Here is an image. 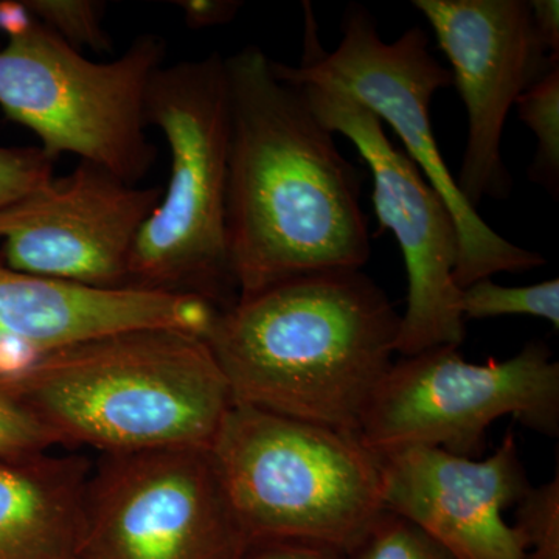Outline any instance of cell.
I'll use <instances>...</instances> for the list:
<instances>
[{
    "mask_svg": "<svg viewBox=\"0 0 559 559\" xmlns=\"http://www.w3.org/2000/svg\"><path fill=\"white\" fill-rule=\"evenodd\" d=\"M242 3L238 0H179L183 21L193 31L229 24L237 16Z\"/></svg>",
    "mask_w": 559,
    "mask_h": 559,
    "instance_id": "24",
    "label": "cell"
},
{
    "mask_svg": "<svg viewBox=\"0 0 559 559\" xmlns=\"http://www.w3.org/2000/svg\"><path fill=\"white\" fill-rule=\"evenodd\" d=\"M204 448L103 454L72 559H241L248 547Z\"/></svg>",
    "mask_w": 559,
    "mask_h": 559,
    "instance_id": "9",
    "label": "cell"
},
{
    "mask_svg": "<svg viewBox=\"0 0 559 559\" xmlns=\"http://www.w3.org/2000/svg\"><path fill=\"white\" fill-rule=\"evenodd\" d=\"M53 165L39 148L0 146V209L50 179Z\"/></svg>",
    "mask_w": 559,
    "mask_h": 559,
    "instance_id": "22",
    "label": "cell"
},
{
    "mask_svg": "<svg viewBox=\"0 0 559 559\" xmlns=\"http://www.w3.org/2000/svg\"><path fill=\"white\" fill-rule=\"evenodd\" d=\"M401 316L362 270L238 297L204 336L234 403L359 432L395 355Z\"/></svg>",
    "mask_w": 559,
    "mask_h": 559,
    "instance_id": "2",
    "label": "cell"
},
{
    "mask_svg": "<svg viewBox=\"0 0 559 559\" xmlns=\"http://www.w3.org/2000/svg\"><path fill=\"white\" fill-rule=\"evenodd\" d=\"M241 559H347V551L323 540L263 538L249 540Z\"/></svg>",
    "mask_w": 559,
    "mask_h": 559,
    "instance_id": "23",
    "label": "cell"
},
{
    "mask_svg": "<svg viewBox=\"0 0 559 559\" xmlns=\"http://www.w3.org/2000/svg\"><path fill=\"white\" fill-rule=\"evenodd\" d=\"M520 119L536 138L535 159L528 168L532 182L547 193H559V64L547 70L518 98Z\"/></svg>",
    "mask_w": 559,
    "mask_h": 559,
    "instance_id": "16",
    "label": "cell"
},
{
    "mask_svg": "<svg viewBox=\"0 0 559 559\" xmlns=\"http://www.w3.org/2000/svg\"><path fill=\"white\" fill-rule=\"evenodd\" d=\"M459 310L463 320L533 316L559 330V280L530 286H500L491 278L460 289Z\"/></svg>",
    "mask_w": 559,
    "mask_h": 559,
    "instance_id": "17",
    "label": "cell"
},
{
    "mask_svg": "<svg viewBox=\"0 0 559 559\" xmlns=\"http://www.w3.org/2000/svg\"><path fill=\"white\" fill-rule=\"evenodd\" d=\"M296 87L319 120L333 134L345 135L369 164L374 212L403 253L409 289L395 352L407 358L432 348H459L466 337L454 282L460 241L447 202L407 154L390 142L384 123L348 92L333 84Z\"/></svg>",
    "mask_w": 559,
    "mask_h": 559,
    "instance_id": "10",
    "label": "cell"
},
{
    "mask_svg": "<svg viewBox=\"0 0 559 559\" xmlns=\"http://www.w3.org/2000/svg\"><path fill=\"white\" fill-rule=\"evenodd\" d=\"M61 444L36 412L0 381V459L43 454Z\"/></svg>",
    "mask_w": 559,
    "mask_h": 559,
    "instance_id": "21",
    "label": "cell"
},
{
    "mask_svg": "<svg viewBox=\"0 0 559 559\" xmlns=\"http://www.w3.org/2000/svg\"><path fill=\"white\" fill-rule=\"evenodd\" d=\"M86 459H0V559H72L91 476Z\"/></svg>",
    "mask_w": 559,
    "mask_h": 559,
    "instance_id": "15",
    "label": "cell"
},
{
    "mask_svg": "<svg viewBox=\"0 0 559 559\" xmlns=\"http://www.w3.org/2000/svg\"><path fill=\"white\" fill-rule=\"evenodd\" d=\"M2 382L61 444H86L103 454L209 450L234 404L204 337L176 329L83 342Z\"/></svg>",
    "mask_w": 559,
    "mask_h": 559,
    "instance_id": "3",
    "label": "cell"
},
{
    "mask_svg": "<svg viewBox=\"0 0 559 559\" xmlns=\"http://www.w3.org/2000/svg\"><path fill=\"white\" fill-rule=\"evenodd\" d=\"M451 62L452 84L468 116L460 193L477 210L485 198L507 200L513 179L502 159L511 106L559 64L540 43L525 0H414Z\"/></svg>",
    "mask_w": 559,
    "mask_h": 559,
    "instance_id": "11",
    "label": "cell"
},
{
    "mask_svg": "<svg viewBox=\"0 0 559 559\" xmlns=\"http://www.w3.org/2000/svg\"><path fill=\"white\" fill-rule=\"evenodd\" d=\"M506 415L558 437L559 364L543 341L500 362H468L455 347L396 360L374 390L358 436L374 454L426 447L476 459L489 426Z\"/></svg>",
    "mask_w": 559,
    "mask_h": 559,
    "instance_id": "8",
    "label": "cell"
},
{
    "mask_svg": "<svg viewBox=\"0 0 559 559\" xmlns=\"http://www.w3.org/2000/svg\"><path fill=\"white\" fill-rule=\"evenodd\" d=\"M209 451L249 540L347 551L384 511L380 455L358 433L234 403Z\"/></svg>",
    "mask_w": 559,
    "mask_h": 559,
    "instance_id": "5",
    "label": "cell"
},
{
    "mask_svg": "<svg viewBox=\"0 0 559 559\" xmlns=\"http://www.w3.org/2000/svg\"><path fill=\"white\" fill-rule=\"evenodd\" d=\"M378 455L384 510L409 520L455 559H525L516 530L503 521V510L532 487L513 432L485 460L426 447Z\"/></svg>",
    "mask_w": 559,
    "mask_h": 559,
    "instance_id": "13",
    "label": "cell"
},
{
    "mask_svg": "<svg viewBox=\"0 0 559 559\" xmlns=\"http://www.w3.org/2000/svg\"><path fill=\"white\" fill-rule=\"evenodd\" d=\"M218 311L201 297L94 288L0 261V381L14 380L61 349L123 331L176 329L204 337Z\"/></svg>",
    "mask_w": 559,
    "mask_h": 559,
    "instance_id": "14",
    "label": "cell"
},
{
    "mask_svg": "<svg viewBox=\"0 0 559 559\" xmlns=\"http://www.w3.org/2000/svg\"><path fill=\"white\" fill-rule=\"evenodd\" d=\"M525 559H559V476L540 487H530L516 503L513 525Z\"/></svg>",
    "mask_w": 559,
    "mask_h": 559,
    "instance_id": "20",
    "label": "cell"
},
{
    "mask_svg": "<svg viewBox=\"0 0 559 559\" xmlns=\"http://www.w3.org/2000/svg\"><path fill=\"white\" fill-rule=\"evenodd\" d=\"M304 57L299 66L271 61L272 72L290 86L333 84L389 123L404 145V153L443 198L459 231V261L454 282L460 289L500 272L524 274L547 263L538 252L520 248L481 219L460 193L457 182L441 156L432 120L433 94L451 86V72L433 58L428 33L412 27L393 43H385L378 22L366 7L345 10L342 39L326 51L319 39L311 3H304Z\"/></svg>",
    "mask_w": 559,
    "mask_h": 559,
    "instance_id": "7",
    "label": "cell"
},
{
    "mask_svg": "<svg viewBox=\"0 0 559 559\" xmlns=\"http://www.w3.org/2000/svg\"><path fill=\"white\" fill-rule=\"evenodd\" d=\"M248 46L226 58L230 97L227 248L238 297L370 260L364 173L299 87Z\"/></svg>",
    "mask_w": 559,
    "mask_h": 559,
    "instance_id": "1",
    "label": "cell"
},
{
    "mask_svg": "<svg viewBox=\"0 0 559 559\" xmlns=\"http://www.w3.org/2000/svg\"><path fill=\"white\" fill-rule=\"evenodd\" d=\"M533 25L540 43L551 58L559 60V3L558 0H530Z\"/></svg>",
    "mask_w": 559,
    "mask_h": 559,
    "instance_id": "25",
    "label": "cell"
},
{
    "mask_svg": "<svg viewBox=\"0 0 559 559\" xmlns=\"http://www.w3.org/2000/svg\"><path fill=\"white\" fill-rule=\"evenodd\" d=\"M146 119L170 150V178L135 238L130 288L201 297L226 310L238 299L227 248L230 97L226 58L162 66Z\"/></svg>",
    "mask_w": 559,
    "mask_h": 559,
    "instance_id": "4",
    "label": "cell"
},
{
    "mask_svg": "<svg viewBox=\"0 0 559 559\" xmlns=\"http://www.w3.org/2000/svg\"><path fill=\"white\" fill-rule=\"evenodd\" d=\"M0 109L39 139L50 159L68 153L138 186L156 160L146 97L165 43L142 35L112 61L87 60L20 2H0Z\"/></svg>",
    "mask_w": 559,
    "mask_h": 559,
    "instance_id": "6",
    "label": "cell"
},
{
    "mask_svg": "<svg viewBox=\"0 0 559 559\" xmlns=\"http://www.w3.org/2000/svg\"><path fill=\"white\" fill-rule=\"evenodd\" d=\"M24 9L39 24L80 50H110V39L103 27L105 3L97 0H21Z\"/></svg>",
    "mask_w": 559,
    "mask_h": 559,
    "instance_id": "19",
    "label": "cell"
},
{
    "mask_svg": "<svg viewBox=\"0 0 559 559\" xmlns=\"http://www.w3.org/2000/svg\"><path fill=\"white\" fill-rule=\"evenodd\" d=\"M160 197L159 187L131 186L80 160L0 209V261L76 285L130 288L132 248Z\"/></svg>",
    "mask_w": 559,
    "mask_h": 559,
    "instance_id": "12",
    "label": "cell"
},
{
    "mask_svg": "<svg viewBox=\"0 0 559 559\" xmlns=\"http://www.w3.org/2000/svg\"><path fill=\"white\" fill-rule=\"evenodd\" d=\"M347 559L455 558L409 520L384 510L362 538L347 550Z\"/></svg>",
    "mask_w": 559,
    "mask_h": 559,
    "instance_id": "18",
    "label": "cell"
}]
</instances>
